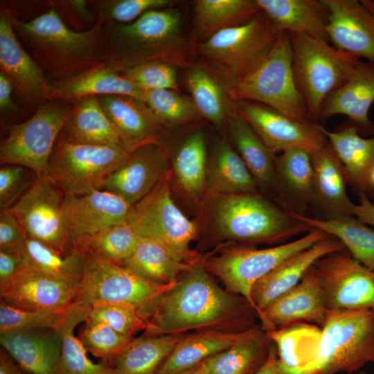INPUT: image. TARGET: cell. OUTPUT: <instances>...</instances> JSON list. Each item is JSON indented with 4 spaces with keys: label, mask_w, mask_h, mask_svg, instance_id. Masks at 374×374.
I'll return each mask as SVG.
<instances>
[{
    "label": "cell",
    "mask_w": 374,
    "mask_h": 374,
    "mask_svg": "<svg viewBox=\"0 0 374 374\" xmlns=\"http://www.w3.org/2000/svg\"><path fill=\"white\" fill-rule=\"evenodd\" d=\"M296 323L267 332L283 374L353 373L374 362V312L328 310L321 326Z\"/></svg>",
    "instance_id": "obj_1"
},
{
    "label": "cell",
    "mask_w": 374,
    "mask_h": 374,
    "mask_svg": "<svg viewBox=\"0 0 374 374\" xmlns=\"http://www.w3.org/2000/svg\"><path fill=\"white\" fill-rule=\"evenodd\" d=\"M105 21L97 17L85 31L70 29L52 8L28 21L12 17L15 34L28 54L43 69L49 82L71 78L105 65Z\"/></svg>",
    "instance_id": "obj_2"
},
{
    "label": "cell",
    "mask_w": 374,
    "mask_h": 374,
    "mask_svg": "<svg viewBox=\"0 0 374 374\" xmlns=\"http://www.w3.org/2000/svg\"><path fill=\"white\" fill-rule=\"evenodd\" d=\"M253 308L244 299L220 288L200 261L184 274L161 300L145 335H179L208 330Z\"/></svg>",
    "instance_id": "obj_3"
},
{
    "label": "cell",
    "mask_w": 374,
    "mask_h": 374,
    "mask_svg": "<svg viewBox=\"0 0 374 374\" xmlns=\"http://www.w3.org/2000/svg\"><path fill=\"white\" fill-rule=\"evenodd\" d=\"M181 12L172 7L151 10L129 24H104L103 60L122 69L150 61L185 65L190 54L182 33Z\"/></svg>",
    "instance_id": "obj_4"
},
{
    "label": "cell",
    "mask_w": 374,
    "mask_h": 374,
    "mask_svg": "<svg viewBox=\"0 0 374 374\" xmlns=\"http://www.w3.org/2000/svg\"><path fill=\"white\" fill-rule=\"evenodd\" d=\"M211 223L221 238L277 243L312 230L259 192L212 197Z\"/></svg>",
    "instance_id": "obj_5"
},
{
    "label": "cell",
    "mask_w": 374,
    "mask_h": 374,
    "mask_svg": "<svg viewBox=\"0 0 374 374\" xmlns=\"http://www.w3.org/2000/svg\"><path fill=\"white\" fill-rule=\"evenodd\" d=\"M298 89L314 123L326 99L351 77L360 58L323 39L290 33Z\"/></svg>",
    "instance_id": "obj_6"
},
{
    "label": "cell",
    "mask_w": 374,
    "mask_h": 374,
    "mask_svg": "<svg viewBox=\"0 0 374 374\" xmlns=\"http://www.w3.org/2000/svg\"><path fill=\"white\" fill-rule=\"evenodd\" d=\"M280 33L260 11L247 23L222 30L199 43L198 49L210 71L227 89L261 64Z\"/></svg>",
    "instance_id": "obj_7"
},
{
    "label": "cell",
    "mask_w": 374,
    "mask_h": 374,
    "mask_svg": "<svg viewBox=\"0 0 374 374\" xmlns=\"http://www.w3.org/2000/svg\"><path fill=\"white\" fill-rule=\"evenodd\" d=\"M175 283H153L123 265L87 251L76 301L91 306L99 303L127 305L150 322L163 296Z\"/></svg>",
    "instance_id": "obj_8"
},
{
    "label": "cell",
    "mask_w": 374,
    "mask_h": 374,
    "mask_svg": "<svg viewBox=\"0 0 374 374\" xmlns=\"http://www.w3.org/2000/svg\"><path fill=\"white\" fill-rule=\"evenodd\" d=\"M226 90L233 102L260 103L294 120L314 123L295 80L291 37L287 32L280 33L255 71Z\"/></svg>",
    "instance_id": "obj_9"
},
{
    "label": "cell",
    "mask_w": 374,
    "mask_h": 374,
    "mask_svg": "<svg viewBox=\"0 0 374 374\" xmlns=\"http://www.w3.org/2000/svg\"><path fill=\"white\" fill-rule=\"evenodd\" d=\"M171 179L170 170L145 197L132 206L127 220L141 237L157 240L179 260L194 265L201 261L190 247L197 226L173 201Z\"/></svg>",
    "instance_id": "obj_10"
},
{
    "label": "cell",
    "mask_w": 374,
    "mask_h": 374,
    "mask_svg": "<svg viewBox=\"0 0 374 374\" xmlns=\"http://www.w3.org/2000/svg\"><path fill=\"white\" fill-rule=\"evenodd\" d=\"M66 196L48 174L36 175L31 186L8 210L27 239L37 240L62 256L75 247L65 220Z\"/></svg>",
    "instance_id": "obj_11"
},
{
    "label": "cell",
    "mask_w": 374,
    "mask_h": 374,
    "mask_svg": "<svg viewBox=\"0 0 374 374\" xmlns=\"http://www.w3.org/2000/svg\"><path fill=\"white\" fill-rule=\"evenodd\" d=\"M328 236L322 231L312 229L301 238L269 248L231 247L204 264L230 292L240 294L253 308L251 292L260 279L290 256Z\"/></svg>",
    "instance_id": "obj_12"
},
{
    "label": "cell",
    "mask_w": 374,
    "mask_h": 374,
    "mask_svg": "<svg viewBox=\"0 0 374 374\" xmlns=\"http://www.w3.org/2000/svg\"><path fill=\"white\" fill-rule=\"evenodd\" d=\"M130 154L121 146L72 143L58 139L48 174L65 196L83 195L102 190Z\"/></svg>",
    "instance_id": "obj_13"
},
{
    "label": "cell",
    "mask_w": 374,
    "mask_h": 374,
    "mask_svg": "<svg viewBox=\"0 0 374 374\" xmlns=\"http://www.w3.org/2000/svg\"><path fill=\"white\" fill-rule=\"evenodd\" d=\"M51 100L27 121L12 125L0 146L1 164L25 167L36 175L48 173L54 144L73 107Z\"/></svg>",
    "instance_id": "obj_14"
},
{
    "label": "cell",
    "mask_w": 374,
    "mask_h": 374,
    "mask_svg": "<svg viewBox=\"0 0 374 374\" xmlns=\"http://www.w3.org/2000/svg\"><path fill=\"white\" fill-rule=\"evenodd\" d=\"M328 310H368L374 312V271L343 249L313 265Z\"/></svg>",
    "instance_id": "obj_15"
},
{
    "label": "cell",
    "mask_w": 374,
    "mask_h": 374,
    "mask_svg": "<svg viewBox=\"0 0 374 374\" xmlns=\"http://www.w3.org/2000/svg\"><path fill=\"white\" fill-rule=\"evenodd\" d=\"M234 107L275 154L299 148L313 156L328 142L317 123L294 120L254 102L236 101Z\"/></svg>",
    "instance_id": "obj_16"
},
{
    "label": "cell",
    "mask_w": 374,
    "mask_h": 374,
    "mask_svg": "<svg viewBox=\"0 0 374 374\" xmlns=\"http://www.w3.org/2000/svg\"><path fill=\"white\" fill-rule=\"evenodd\" d=\"M12 12L0 11V73L12 84L24 100L38 108L47 101L49 81L43 69L18 39Z\"/></svg>",
    "instance_id": "obj_17"
},
{
    "label": "cell",
    "mask_w": 374,
    "mask_h": 374,
    "mask_svg": "<svg viewBox=\"0 0 374 374\" xmlns=\"http://www.w3.org/2000/svg\"><path fill=\"white\" fill-rule=\"evenodd\" d=\"M170 171L164 146L161 143L146 144L131 152L128 159L106 180L102 190L120 196L133 206Z\"/></svg>",
    "instance_id": "obj_18"
},
{
    "label": "cell",
    "mask_w": 374,
    "mask_h": 374,
    "mask_svg": "<svg viewBox=\"0 0 374 374\" xmlns=\"http://www.w3.org/2000/svg\"><path fill=\"white\" fill-rule=\"evenodd\" d=\"M328 308L313 265L301 281L280 296L258 317L265 331L276 330L296 323L321 326Z\"/></svg>",
    "instance_id": "obj_19"
},
{
    "label": "cell",
    "mask_w": 374,
    "mask_h": 374,
    "mask_svg": "<svg viewBox=\"0 0 374 374\" xmlns=\"http://www.w3.org/2000/svg\"><path fill=\"white\" fill-rule=\"evenodd\" d=\"M78 287L55 279L28 266L24 267L0 292L1 301L29 310L58 311L76 301Z\"/></svg>",
    "instance_id": "obj_20"
},
{
    "label": "cell",
    "mask_w": 374,
    "mask_h": 374,
    "mask_svg": "<svg viewBox=\"0 0 374 374\" xmlns=\"http://www.w3.org/2000/svg\"><path fill=\"white\" fill-rule=\"evenodd\" d=\"M328 12L329 42L374 62V14L360 1L323 0Z\"/></svg>",
    "instance_id": "obj_21"
},
{
    "label": "cell",
    "mask_w": 374,
    "mask_h": 374,
    "mask_svg": "<svg viewBox=\"0 0 374 374\" xmlns=\"http://www.w3.org/2000/svg\"><path fill=\"white\" fill-rule=\"evenodd\" d=\"M344 247L338 239L330 235L290 256L260 279L251 292L252 305L258 317L295 287L317 260Z\"/></svg>",
    "instance_id": "obj_22"
},
{
    "label": "cell",
    "mask_w": 374,
    "mask_h": 374,
    "mask_svg": "<svg viewBox=\"0 0 374 374\" xmlns=\"http://www.w3.org/2000/svg\"><path fill=\"white\" fill-rule=\"evenodd\" d=\"M131 207L120 196L104 190L66 196V223L75 240L125 222Z\"/></svg>",
    "instance_id": "obj_23"
},
{
    "label": "cell",
    "mask_w": 374,
    "mask_h": 374,
    "mask_svg": "<svg viewBox=\"0 0 374 374\" xmlns=\"http://www.w3.org/2000/svg\"><path fill=\"white\" fill-rule=\"evenodd\" d=\"M97 98L127 150L132 152L146 144L160 143L166 128L145 102L123 95Z\"/></svg>",
    "instance_id": "obj_24"
},
{
    "label": "cell",
    "mask_w": 374,
    "mask_h": 374,
    "mask_svg": "<svg viewBox=\"0 0 374 374\" xmlns=\"http://www.w3.org/2000/svg\"><path fill=\"white\" fill-rule=\"evenodd\" d=\"M374 103V62L359 60L350 79L325 101L320 118L346 116L359 133L374 134L368 112Z\"/></svg>",
    "instance_id": "obj_25"
},
{
    "label": "cell",
    "mask_w": 374,
    "mask_h": 374,
    "mask_svg": "<svg viewBox=\"0 0 374 374\" xmlns=\"http://www.w3.org/2000/svg\"><path fill=\"white\" fill-rule=\"evenodd\" d=\"M226 129L231 144L253 177L258 191L280 204L275 154L235 109L228 120Z\"/></svg>",
    "instance_id": "obj_26"
},
{
    "label": "cell",
    "mask_w": 374,
    "mask_h": 374,
    "mask_svg": "<svg viewBox=\"0 0 374 374\" xmlns=\"http://www.w3.org/2000/svg\"><path fill=\"white\" fill-rule=\"evenodd\" d=\"M0 344L30 373L56 374L62 350V339L57 330L39 328L2 333Z\"/></svg>",
    "instance_id": "obj_27"
},
{
    "label": "cell",
    "mask_w": 374,
    "mask_h": 374,
    "mask_svg": "<svg viewBox=\"0 0 374 374\" xmlns=\"http://www.w3.org/2000/svg\"><path fill=\"white\" fill-rule=\"evenodd\" d=\"M145 92L116 69L105 64L71 78L49 82L47 100L77 103L90 96L123 95L144 102Z\"/></svg>",
    "instance_id": "obj_28"
},
{
    "label": "cell",
    "mask_w": 374,
    "mask_h": 374,
    "mask_svg": "<svg viewBox=\"0 0 374 374\" xmlns=\"http://www.w3.org/2000/svg\"><path fill=\"white\" fill-rule=\"evenodd\" d=\"M256 1L279 32L302 34L329 42V12L323 0Z\"/></svg>",
    "instance_id": "obj_29"
},
{
    "label": "cell",
    "mask_w": 374,
    "mask_h": 374,
    "mask_svg": "<svg viewBox=\"0 0 374 374\" xmlns=\"http://www.w3.org/2000/svg\"><path fill=\"white\" fill-rule=\"evenodd\" d=\"M276 167L283 208L303 215L307 208L314 206L312 155L302 149H290L276 157Z\"/></svg>",
    "instance_id": "obj_30"
},
{
    "label": "cell",
    "mask_w": 374,
    "mask_h": 374,
    "mask_svg": "<svg viewBox=\"0 0 374 374\" xmlns=\"http://www.w3.org/2000/svg\"><path fill=\"white\" fill-rule=\"evenodd\" d=\"M312 157L314 206L325 211L328 217L353 215L354 204L346 190L348 175L329 142Z\"/></svg>",
    "instance_id": "obj_31"
},
{
    "label": "cell",
    "mask_w": 374,
    "mask_h": 374,
    "mask_svg": "<svg viewBox=\"0 0 374 374\" xmlns=\"http://www.w3.org/2000/svg\"><path fill=\"white\" fill-rule=\"evenodd\" d=\"M256 192V182L238 153L227 139H218L208 157L206 195L212 197Z\"/></svg>",
    "instance_id": "obj_32"
},
{
    "label": "cell",
    "mask_w": 374,
    "mask_h": 374,
    "mask_svg": "<svg viewBox=\"0 0 374 374\" xmlns=\"http://www.w3.org/2000/svg\"><path fill=\"white\" fill-rule=\"evenodd\" d=\"M254 327L235 331L202 330L184 335L165 359L157 374H180L187 371L229 348Z\"/></svg>",
    "instance_id": "obj_33"
},
{
    "label": "cell",
    "mask_w": 374,
    "mask_h": 374,
    "mask_svg": "<svg viewBox=\"0 0 374 374\" xmlns=\"http://www.w3.org/2000/svg\"><path fill=\"white\" fill-rule=\"evenodd\" d=\"M319 128L343 164L348 183L358 193H366L369 190L368 175L374 166V134L363 138L350 123L333 132L321 125Z\"/></svg>",
    "instance_id": "obj_34"
},
{
    "label": "cell",
    "mask_w": 374,
    "mask_h": 374,
    "mask_svg": "<svg viewBox=\"0 0 374 374\" xmlns=\"http://www.w3.org/2000/svg\"><path fill=\"white\" fill-rule=\"evenodd\" d=\"M59 139L72 143L124 148L96 96H87L75 103Z\"/></svg>",
    "instance_id": "obj_35"
},
{
    "label": "cell",
    "mask_w": 374,
    "mask_h": 374,
    "mask_svg": "<svg viewBox=\"0 0 374 374\" xmlns=\"http://www.w3.org/2000/svg\"><path fill=\"white\" fill-rule=\"evenodd\" d=\"M272 340L260 326L201 363L205 374H255L265 363Z\"/></svg>",
    "instance_id": "obj_36"
},
{
    "label": "cell",
    "mask_w": 374,
    "mask_h": 374,
    "mask_svg": "<svg viewBox=\"0 0 374 374\" xmlns=\"http://www.w3.org/2000/svg\"><path fill=\"white\" fill-rule=\"evenodd\" d=\"M207 151L203 130L190 132L171 157V174L188 198L199 201L206 195Z\"/></svg>",
    "instance_id": "obj_37"
},
{
    "label": "cell",
    "mask_w": 374,
    "mask_h": 374,
    "mask_svg": "<svg viewBox=\"0 0 374 374\" xmlns=\"http://www.w3.org/2000/svg\"><path fill=\"white\" fill-rule=\"evenodd\" d=\"M91 309L89 304L75 301L56 329L62 339L56 374H114L112 366L103 362L93 363L87 357V350L78 337L74 335L75 328L89 319Z\"/></svg>",
    "instance_id": "obj_38"
},
{
    "label": "cell",
    "mask_w": 374,
    "mask_h": 374,
    "mask_svg": "<svg viewBox=\"0 0 374 374\" xmlns=\"http://www.w3.org/2000/svg\"><path fill=\"white\" fill-rule=\"evenodd\" d=\"M287 212L311 229L322 231L338 239L355 260L374 271V231L355 216L318 219Z\"/></svg>",
    "instance_id": "obj_39"
},
{
    "label": "cell",
    "mask_w": 374,
    "mask_h": 374,
    "mask_svg": "<svg viewBox=\"0 0 374 374\" xmlns=\"http://www.w3.org/2000/svg\"><path fill=\"white\" fill-rule=\"evenodd\" d=\"M260 9L256 0H198L194 8V34L202 43L217 33L244 24Z\"/></svg>",
    "instance_id": "obj_40"
},
{
    "label": "cell",
    "mask_w": 374,
    "mask_h": 374,
    "mask_svg": "<svg viewBox=\"0 0 374 374\" xmlns=\"http://www.w3.org/2000/svg\"><path fill=\"white\" fill-rule=\"evenodd\" d=\"M123 265L146 280L163 285L176 283L193 266L181 262L161 242L148 237L139 238Z\"/></svg>",
    "instance_id": "obj_41"
},
{
    "label": "cell",
    "mask_w": 374,
    "mask_h": 374,
    "mask_svg": "<svg viewBox=\"0 0 374 374\" xmlns=\"http://www.w3.org/2000/svg\"><path fill=\"white\" fill-rule=\"evenodd\" d=\"M183 334L133 339L112 364L114 374H157Z\"/></svg>",
    "instance_id": "obj_42"
},
{
    "label": "cell",
    "mask_w": 374,
    "mask_h": 374,
    "mask_svg": "<svg viewBox=\"0 0 374 374\" xmlns=\"http://www.w3.org/2000/svg\"><path fill=\"white\" fill-rule=\"evenodd\" d=\"M186 82L200 116L217 128L226 125L235 112L234 102L219 78L208 68L197 66L189 70Z\"/></svg>",
    "instance_id": "obj_43"
},
{
    "label": "cell",
    "mask_w": 374,
    "mask_h": 374,
    "mask_svg": "<svg viewBox=\"0 0 374 374\" xmlns=\"http://www.w3.org/2000/svg\"><path fill=\"white\" fill-rule=\"evenodd\" d=\"M86 256L87 251L78 244L64 256L37 240L27 239L25 257L28 266L75 286L81 282Z\"/></svg>",
    "instance_id": "obj_44"
},
{
    "label": "cell",
    "mask_w": 374,
    "mask_h": 374,
    "mask_svg": "<svg viewBox=\"0 0 374 374\" xmlns=\"http://www.w3.org/2000/svg\"><path fill=\"white\" fill-rule=\"evenodd\" d=\"M140 238L135 228L126 220L95 233L77 238L75 242L87 251L123 265Z\"/></svg>",
    "instance_id": "obj_45"
},
{
    "label": "cell",
    "mask_w": 374,
    "mask_h": 374,
    "mask_svg": "<svg viewBox=\"0 0 374 374\" xmlns=\"http://www.w3.org/2000/svg\"><path fill=\"white\" fill-rule=\"evenodd\" d=\"M144 102L166 129L186 124L202 117L192 99L176 90L146 91Z\"/></svg>",
    "instance_id": "obj_46"
},
{
    "label": "cell",
    "mask_w": 374,
    "mask_h": 374,
    "mask_svg": "<svg viewBox=\"0 0 374 374\" xmlns=\"http://www.w3.org/2000/svg\"><path fill=\"white\" fill-rule=\"evenodd\" d=\"M78 337L87 351L109 366L134 339L89 318L84 322Z\"/></svg>",
    "instance_id": "obj_47"
},
{
    "label": "cell",
    "mask_w": 374,
    "mask_h": 374,
    "mask_svg": "<svg viewBox=\"0 0 374 374\" xmlns=\"http://www.w3.org/2000/svg\"><path fill=\"white\" fill-rule=\"evenodd\" d=\"M70 305L58 311L29 310L0 303V334L39 328L57 329Z\"/></svg>",
    "instance_id": "obj_48"
},
{
    "label": "cell",
    "mask_w": 374,
    "mask_h": 374,
    "mask_svg": "<svg viewBox=\"0 0 374 374\" xmlns=\"http://www.w3.org/2000/svg\"><path fill=\"white\" fill-rule=\"evenodd\" d=\"M118 72L145 91L178 89L176 66L168 62H145L122 69Z\"/></svg>",
    "instance_id": "obj_49"
},
{
    "label": "cell",
    "mask_w": 374,
    "mask_h": 374,
    "mask_svg": "<svg viewBox=\"0 0 374 374\" xmlns=\"http://www.w3.org/2000/svg\"><path fill=\"white\" fill-rule=\"evenodd\" d=\"M89 318L109 326L118 333L133 337L139 331H145L149 322L132 307L114 303L91 305Z\"/></svg>",
    "instance_id": "obj_50"
},
{
    "label": "cell",
    "mask_w": 374,
    "mask_h": 374,
    "mask_svg": "<svg viewBox=\"0 0 374 374\" xmlns=\"http://www.w3.org/2000/svg\"><path fill=\"white\" fill-rule=\"evenodd\" d=\"M172 0H107L98 3V17L105 21L129 24L151 10L172 7Z\"/></svg>",
    "instance_id": "obj_51"
},
{
    "label": "cell",
    "mask_w": 374,
    "mask_h": 374,
    "mask_svg": "<svg viewBox=\"0 0 374 374\" xmlns=\"http://www.w3.org/2000/svg\"><path fill=\"white\" fill-rule=\"evenodd\" d=\"M18 165L5 164L0 168V208L8 210L33 184L36 175Z\"/></svg>",
    "instance_id": "obj_52"
},
{
    "label": "cell",
    "mask_w": 374,
    "mask_h": 374,
    "mask_svg": "<svg viewBox=\"0 0 374 374\" xmlns=\"http://www.w3.org/2000/svg\"><path fill=\"white\" fill-rule=\"evenodd\" d=\"M27 238L15 217L8 211H1L0 251L24 255Z\"/></svg>",
    "instance_id": "obj_53"
},
{
    "label": "cell",
    "mask_w": 374,
    "mask_h": 374,
    "mask_svg": "<svg viewBox=\"0 0 374 374\" xmlns=\"http://www.w3.org/2000/svg\"><path fill=\"white\" fill-rule=\"evenodd\" d=\"M25 265L24 255L0 251V292Z\"/></svg>",
    "instance_id": "obj_54"
},
{
    "label": "cell",
    "mask_w": 374,
    "mask_h": 374,
    "mask_svg": "<svg viewBox=\"0 0 374 374\" xmlns=\"http://www.w3.org/2000/svg\"><path fill=\"white\" fill-rule=\"evenodd\" d=\"M359 204H353L351 213L361 222L374 227V204L365 193H359Z\"/></svg>",
    "instance_id": "obj_55"
},
{
    "label": "cell",
    "mask_w": 374,
    "mask_h": 374,
    "mask_svg": "<svg viewBox=\"0 0 374 374\" xmlns=\"http://www.w3.org/2000/svg\"><path fill=\"white\" fill-rule=\"evenodd\" d=\"M13 85L3 74L0 73V108L1 111H16L17 107L12 100Z\"/></svg>",
    "instance_id": "obj_56"
},
{
    "label": "cell",
    "mask_w": 374,
    "mask_h": 374,
    "mask_svg": "<svg viewBox=\"0 0 374 374\" xmlns=\"http://www.w3.org/2000/svg\"><path fill=\"white\" fill-rule=\"evenodd\" d=\"M0 374H32L19 365L2 348L0 349Z\"/></svg>",
    "instance_id": "obj_57"
},
{
    "label": "cell",
    "mask_w": 374,
    "mask_h": 374,
    "mask_svg": "<svg viewBox=\"0 0 374 374\" xmlns=\"http://www.w3.org/2000/svg\"><path fill=\"white\" fill-rule=\"evenodd\" d=\"M255 374H283L278 366L277 351L274 343L271 347L265 363Z\"/></svg>",
    "instance_id": "obj_58"
},
{
    "label": "cell",
    "mask_w": 374,
    "mask_h": 374,
    "mask_svg": "<svg viewBox=\"0 0 374 374\" xmlns=\"http://www.w3.org/2000/svg\"><path fill=\"white\" fill-rule=\"evenodd\" d=\"M180 374H205L204 371H203V368H202V366L200 364L197 365V366L187 371H185V372H183Z\"/></svg>",
    "instance_id": "obj_59"
},
{
    "label": "cell",
    "mask_w": 374,
    "mask_h": 374,
    "mask_svg": "<svg viewBox=\"0 0 374 374\" xmlns=\"http://www.w3.org/2000/svg\"><path fill=\"white\" fill-rule=\"evenodd\" d=\"M368 188L369 190L372 189L374 190V166L371 169L368 179Z\"/></svg>",
    "instance_id": "obj_60"
},
{
    "label": "cell",
    "mask_w": 374,
    "mask_h": 374,
    "mask_svg": "<svg viewBox=\"0 0 374 374\" xmlns=\"http://www.w3.org/2000/svg\"><path fill=\"white\" fill-rule=\"evenodd\" d=\"M362 3L374 14V0L373 1H361Z\"/></svg>",
    "instance_id": "obj_61"
},
{
    "label": "cell",
    "mask_w": 374,
    "mask_h": 374,
    "mask_svg": "<svg viewBox=\"0 0 374 374\" xmlns=\"http://www.w3.org/2000/svg\"><path fill=\"white\" fill-rule=\"evenodd\" d=\"M356 374H367L364 371H359Z\"/></svg>",
    "instance_id": "obj_62"
}]
</instances>
